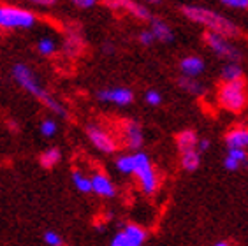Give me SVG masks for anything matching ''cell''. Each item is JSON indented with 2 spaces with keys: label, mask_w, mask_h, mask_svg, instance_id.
<instances>
[{
  "label": "cell",
  "mask_w": 248,
  "mask_h": 246,
  "mask_svg": "<svg viewBox=\"0 0 248 246\" xmlns=\"http://www.w3.org/2000/svg\"><path fill=\"white\" fill-rule=\"evenodd\" d=\"M11 72H13V79H15L16 83H18V86H21L27 93L35 97L41 104L46 106V108H48L51 113L57 114V116H60V118H69V113H67V109L63 108L62 102H58V100L39 83L35 72H33L27 63H16V65H13V71Z\"/></svg>",
  "instance_id": "6da1fadb"
},
{
  "label": "cell",
  "mask_w": 248,
  "mask_h": 246,
  "mask_svg": "<svg viewBox=\"0 0 248 246\" xmlns=\"http://www.w3.org/2000/svg\"><path fill=\"white\" fill-rule=\"evenodd\" d=\"M182 15L186 19L194 21V23L202 25L206 30L220 33V35H224L227 39L238 37L239 35L238 27L231 19L224 18L220 13H217L213 9H206V7H201V5H183Z\"/></svg>",
  "instance_id": "7a4b0ae2"
},
{
  "label": "cell",
  "mask_w": 248,
  "mask_h": 246,
  "mask_svg": "<svg viewBox=\"0 0 248 246\" xmlns=\"http://www.w3.org/2000/svg\"><path fill=\"white\" fill-rule=\"evenodd\" d=\"M217 102L222 109L231 113H241L248 106V88L243 77L224 81L217 92Z\"/></svg>",
  "instance_id": "3957f363"
},
{
  "label": "cell",
  "mask_w": 248,
  "mask_h": 246,
  "mask_svg": "<svg viewBox=\"0 0 248 246\" xmlns=\"http://www.w3.org/2000/svg\"><path fill=\"white\" fill-rule=\"evenodd\" d=\"M37 23L35 13L21 5L0 4V30H30Z\"/></svg>",
  "instance_id": "277c9868"
},
{
  "label": "cell",
  "mask_w": 248,
  "mask_h": 246,
  "mask_svg": "<svg viewBox=\"0 0 248 246\" xmlns=\"http://www.w3.org/2000/svg\"><path fill=\"white\" fill-rule=\"evenodd\" d=\"M132 174L139 180V184L146 195L155 194V190L158 186V176L153 169L152 162H150L148 155L143 152L134 153V170Z\"/></svg>",
  "instance_id": "5b68a950"
},
{
  "label": "cell",
  "mask_w": 248,
  "mask_h": 246,
  "mask_svg": "<svg viewBox=\"0 0 248 246\" xmlns=\"http://www.w3.org/2000/svg\"><path fill=\"white\" fill-rule=\"evenodd\" d=\"M204 43L208 44L211 51L218 55L220 58H224V60H229V62H239L241 60V53L236 46L231 44V41L224 35H220V33L215 32H210V30H206L204 32Z\"/></svg>",
  "instance_id": "8992f818"
},
{
  "label": "cell",
  "mask_w": 248,
  "mask_h": 246,
  "mask_svg": "<svg viewBox=\"0 0 248 246\" xmlns=\"http://www.w3.org/2000/svg\"><path fill=\"white\" fill-rule=\"evenodd\" d=\"M86 138L93 146L102 153H115L116 152V141L104 127H100L97 123L86 125Z\"/></svg>",
  "instance_id": "52a82bcc"
},
{
  "label": "cell",
  "mask_w": 248,
  "mask_h": 246,
  "mask_svg": "<svg viewBox=\"0 0 248 246\" xmlns=\"http://www.w3.org/2000/svg\"><path fill=\"white\" fill-rule=\"evenodd\" d=\"M104 5L113 11H125L141 21H150L153 18L148 7L138 0H104Z\"/></svg>",
  "instance_id": "ba28073f"
},
{
  "label": "cell",
  "mask_w": 248,
  "mask_h": 246,
  "mask_svg": "<svg viewBox=\"0 0 248 246\" xmlns=\"http://www.w3.org/2000/svg\"><path fill=\"white\" fill-rule=\"evenodd\" d=\"M97 99L106 104L129 106L134 102V92L125 86H111V88H102L97 92Z\"/></svg>",
  "instance_id": "9c48e42d"
},
{
  "label": "cell",
  "mask_w": 248,
  "mask_h": 246,
  "mask_svg": "<svg viewBox=\"0 0 248 246\" xmlns=\"http://www.w3.org/2000/svg\"><path fill=\"white\" fill-rule=\"evenodd\" d=\"M122 130H124L125 144H127L130 150H136V152H138L139 148L143 146V141H144L143 128H141V125H139L138 122H132V120H129V122L124 123Z\"/></svg>",
  "instance_id": "30bf717a"
},
{
  "label": "cell",
  "mask_w": 248,
  "mask_h": 246,
  "mask_svg": "<svg viewBox=\"0 0 248 246\" xmlns=\"http://www.w3.org/2000/svg\"><path fill=\"white\" fill-rule=\"evenodd\" d=\"M92 181V192H95L100 197H115L116 188L115 184L111 183V180L102 172H95V174L90 178Z\"/></svg>",
  "instance_id": "8fae6325"
},
{
  "label": "cell",
  "mask_w": 248,
  "mask_h": 246,
  "mask_svg": "<svg viewBox=\"0 0 248 246\" xmlns=\"http://www.w3.org/2000/svg\"><path fill=\"white\" fill-rule=\"evenodd\" d=\"M225 144H227V148H241V150H247L248 148V127L238 125V127L231 128L229 132L225 134Z\"/></svg>",
  "instance_id": "7c38bea8"
},
{
  "label": "cell",
  "mask_w": 248,
  "mask_h": 246,
  "mask_svg": "<svg viewBox=\"0 0 248 246\" xmlns=\"http://www.w3.org/2000/svg\"><path fill=\"white\" fill-rule=\"evenodd\" d=\"M150 25H152L150 30H152L155 41H158V43H166V44L174 41V32H172V29L164 21V19L152 18L150 19Z\"/></svg>",
  "instance_id": "4fadbf2b"
},
{
  "label": "cell",
  "mask_w": 248,
  "mask_h": 246,
  "mask_svg": "<svg viewBox=\"0 0 248 246\" xmlns=\"http://www.w3.org/2000/svg\"><path fill=\"white\" fill-rule=\"evenodd\" d=\"M180 71H182L183 76H190L197 77L199 74L204 72V60L196 55H190V57H185L180 62Z\"/></svg>",
  "instance_id": "5bb4252c"
},
{
  "label": "cell",
  "mask_w": 248,
  "mask_h": 246,
  "mask_svg": "<svg viewBox=\"0 0 248 246\" xmlns=\"http://www.w3.org/2000/svg\"><path fill=\"white\" fill-rule=\"evenodd\" d=\"M122 234H124L127 246H141L144 243V239H146V232H144V229H141L139 225H134V223L125 225Z\"/></svg>",
  "instance_id": "9a60e30c"
},
{
  "label": "cell",
  "mask_w": 248,
  "mask_h": 246,
  "mask_svg": "<svg viewBox=\"0 0 248 246\" xmlns=\"http://www.w3.org/2000/svg\"><path fill=\"white\" fill-rule=\"evenodd\" d=\"M83 51V39L78 32H69L63 41V53L69 57H78Z\"/></svg>",
  "instance_id": "2e32d148"
},
{
  "label": "cell",
  "mask_w": 248,
  "mask_h": 246,
  "mask_svg": "<svg viewBox=\"0 0 248 246\" xmlns=\"http://www.w3.org/2000/svg\"><path fill=\"white\" fill-rule=\"evenodd\" d=\"M197 141H199V138L194 130H182L176 136V146L180 153L186 152V150H194V148L197 150Z\"/></svg>",
  "instance_id": "e0dca14e"
},
{
  "label": "cell",
  "mask_w": 248,
  "mask_h": 246,
  "mask_svg": "<svg viewBox=\"0 0 248 246\" xmlns=\"http://www.w3.org/2000/svg\"><path fill=\"white\" fill-rule=\"evenodd\" d=\"M178 85H180V88H182V90H185L186 93L196 95V97H199V95L204 93V86L201 85L196 77L183 76V74H182V76L178 77Z\"/></svg>",
  "instance_id": "ac0fdd59"
},
{
  "label": "cell",
  "mask_w": 248,
  "mask_h": 246,
  "mask_svg": "<svg viewBox=\"0 0 248 246\" xmlns=\"http://www.w3.org/2000/svg\"><path fill=\"white\" fill-rule=\"evenodd\" d=\"M201 166V153L197 152L196 148L194 150H186L182 152V167L188 172H194Z\"/></svg>",
  "instance_id": "d6986e66"
},
{
  "label": "cell",
  "mask_w": 248,
  "mask_h": 246,
  "mask_svg": "<svg viewBox=\"0 0 248 246\" xmlns=\"http://www.w3.org/2000/svg\"><path fill=\"white\" fill-rule=\"evenodd\" d=\"M41 166L44 167V169H51V167H55L58 164V162L62 160V152L58 150V148H48V150H44L43 153H41Z\"/></svg>",
  "instance_id": "ffe728a7"
},
{
  "label": "cell",
  "mask_w": 248,
  "mask_h": 246,
  "mask_svg": "<svg viewBox=\"0 0 248 246\" xmlns=\"http://www.w3.org/2000/svg\"><path fill=\"white\" fill-rule=\"evenodd\" d=\"M37 51L41 57H53L58 51V43L53 37H41L37 41Z\"/></svg>",
  "instance_id": "44dd1931"
},
{
  "label": "cell",
  "mask_w": 248,
  "mask_h": 246,
  "mask_svg": "<svg viewBox=\"0 0 248 246\" xmlns=\"http://www.w3.org/2000/svg\"><path fill=\"white\" fill-rule=\"evenodd\" d=\"M220 76H222V81L239 79V77H243V69L239 65V62H229V63H225V65L222 67Z\"/></svg>",
  "instance_id": "7402d4cb"
},
{
  "label": "cell",
  "mask_w": 248,
  "mask_h": 246,
  "mask_svg": "<svg viewBox=\"0 0 248 246\" xmlns=\"http://www.w3.org/2000/svg\"><path fill=\"white\" fill-rule=\"evenodd\" d=\"M72 183H74V186H76L81 194H90L92 192V181L88 176H85L83 172H79V170H72Z\"/></svg>",
  "instance_id": "603a6c76"
},
{
  "label": "cell",
  "mask_w": 248,
  "mask_h": 246,
  "mask_svg": "<svg viewBox=\"0 0 248 246\" xmlns=\"http://www.w3.org/2000/svg\"><path fill=\"white\" fill-rule=\"evenodd\" d=\"M116 169L122 174H132L134 170V155H122L116 158Z\"/></svg>",
  "instance_id": "cb8c5ba5"
},
{
  "label": "cell",
  "mask_w": 248,
  "mask_h": 246,
  "mask_svg": "<svg viewBox=\"0 0 248 246\" xmlns=\"http://www.w3.org/2000/svg\"><path fill=\"white\" fill-rule=\"evenodd\" d=\"M39 130H41V134H43L44 138H53V136L58 132V123L53 118H44L43 122H41Z\"/></svg>",
  "instance_id": "d4e9b609"
},
{
  "label": "cell",
  "mask_w": 248,
  "mask_h": 246,
  "mask_svg": "<svg viewBox=\"0 0 248 246\" xmlns=\"http://www.w3.org/2000/svg\"><path fill=\"white\" fill-rule=\"evenodd\" d=\"M44 243L48 246H63L62 236L55 231H46L44 232Z\"/></svg>",
  "instance_id": "484cf974"
},
{
  "label": "cell",
  "mask_w": 248,
  "mask_h": 246,
  "mask_svg": "<svg viewBox=\"0 0 248 246\" xmlns=\"http://www.w3.org/2000/svg\"><path fill=\"white\" fill-rule=\"evenodd\" d=\"M227 155L232 156L239 166H245L248 162V153L245 152V150H241V148H229V153H227Z\"/></svg>",
  "instance_id": "4316f807"
},
{
  "label": "cell",
  "mask_w": 248,
  "mask_h": 246,
  "mask_svg": "<svg viewBox=\"0 0 248 246\" xmlns=\"http://www.w3.org/2000/svg\"><path fill=\"white\" fill-rule=\"evenodd\" d=\"M144 100H146V104L148 106H160L162 104V95H160V92L157 90H148L146 93H144Z\"/></svg>",
  "instance_id": "83f0119b"
},
{
  "label": "cell",
  "mask_w": 248,
  "mask_h": 246,
  "mask_svg": "<svg viewBox=\"0 0 248 246\" xmlns=\"http://www.w3.org/2000/svg\"><path fill=\"white\" fill-rule=\"evenodd\" d=\"M138 41L141 43V46H152L153 43H155V37H153L152 30H141L138 35Z\"/></svg>",
  "instance_id": "f1b7e54d"
},
{
  "label": "cell",
  "mask_w": 248,
  "mask_h": 246,
  "mask_svg": "<svg viewBox=\"0 0 248 246\" xmlns=\"http://www.w3.org/2000/svg\"><path fill=\"white\" fill-rule=\"evenodd\" d=\"M225 7H232V9H248V0H220Z\"/></svg>",
  "instance_id": "f546056e"
},
{
  "label": "cell",
  "mask_w": 248,
  "mask_h": 246,
  "mask_svg": "<svg viewBox=\"0 0 248 246\" xmlns=\"http://www.w3.org/2000/svg\"><path fill=\"white\" fill-rule=\"evenodd\" d=\"M71 4H74L78 9H92L97 4V0H71Z\"/></svg>",
  "instance_id": "4dcf8cb0"
},
{
  "label": "cell",
  "mask_w": 248,
  "mask_h": 246,
  "mask_svg": "<svg viewBox=\"0 0 248 246\" xmlns=\"http://www.w3.org/2000/svg\"><path fill=\"white\" fill-rule=\"evenodd\" d=\"M23 2L39 5V7H53V5L57 4V0H23Z\"/></svg>",
  "instance_id": "1f68e13d"
},
{
  "label": "cell",
  "mask_w": 248,
  "mask_h": 246,
  "mask_svg": "<svg viewBox=\"0 0 248 246\" xmlns=\"http://www.w3.org/2000/svg\"><path fill=\"white\" fill-rule=\"evenodd\" d=\"M224 167H225V169H227V170H238L241 166H239L238 162L234 160L232 156L227 155V156H225V160H224Z\"/></svg>",
  "instance_id": "d6a6232c"
},
{
  "label": "cell",
  "mask_w": 248,
  "mask_h": 246,
  "mask_svg": "<svg viewBox=\"0 0 248 246\" xmlns=\"http://www.w3.org/2000/svg\"><path fill=\"white\" fill-rule=\"evenodd\" d=\"M208 148H210V141H208V139H199V141H197V152H206V150H208Z\"/></svg>",
  "instance_id": "836d02e7"
},
{
  "label": "cell",
  "mask_w": 248,
  "mask_h": 246,
  "mask_svg": "<svg viewBox=\"0 0 248 246\" xmlns=\"http://www.w3.org/2000/svg\"><path fill=\"white\" fill-rule=\"evenodd\" d=\"M102 51L104 53H115V47H113V44L106 43L104 46H102Z\"/></svg>",
  "instance_id": "e575fe53"
},
{
  "label": "cell",
  "mask_w": 248,
  "mask_h": 246,
  "mask_svg": "<svg viewBox=\"0 0 248 246\" xmlns=\"http://www.w3.org/2000/svg\"><path fill=\"white\" fill-rule=\"evenodd\" d=\"M144 4H152V5H158V4H162V0H144Z\"/></svg>",
  "instance_id": "d590c367"
},
{
  "label": "cell",
  "mask_w": 248,
  "mask_h": 246,
  "mask_svg": "<svg viewBox=\"0 0 248 246\" xmlns=\"http://www.w3.org/2000/svg\"><path fill=\"white\" fill-rule=\"evenodd\" d=\"M215 246H229V245H227V243H225V241H222V243H217Z\"/></svg>",
  "instance_id": "8d00e7d4"
}]
</instances>
